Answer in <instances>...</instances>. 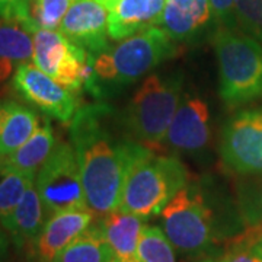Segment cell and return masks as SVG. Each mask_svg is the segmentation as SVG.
I'll list each match as a JSON object with an SVG mask.
<instances>
[{
    "mask_svg": "<svg viewBox=\"0 0 262 262\" xmlns=\"http://www.w3.org/2000/svg\"><path fill=\"white\" fill-rule=\"evenodd\" d=\"M3 262H5V261H3Z\"/></svg>",
    "mask_w": 262,
    "mask_h": 262,
    "instance_id": "d590c367",
    "label": "cell"
},
{
    "mask_svg": "<svg viewBox=\"0 0 262 262\" xmlns=\"http://www.w3.org/2000/svg\"><path fill=\"white\" fill-rule=\"evenodd\" d=\"M160 220L163 233L181 252L198 255L214 242L213 211L195 185L179 189L160 211Z\"/></svg>",
    "mask_w": 262,
    "mask_h": 262,
    "instance_id": "52a82bcc",
    "label": "cell"
},
{
    "mask_svg": "<svg viewBox=\"0 0 262 262\" xmlns=\"http://www.w3.org/2000/svg\"><path fill=\"white\" fill-rule=\"evenodd\" d=\"M12 84L15 91L39 111L63 124L72 122L79 110L75 92L57 83L34 63L20 64L13 73Z\"/></svg>",
    "mask_w": 262,
    "mask_h": 262,
    "instance_id": "30bf717a",
    "label": "cell"
},
{
    "mask_svg": "<svg viewBox=\"0 0 262 262\" xmlns=\"http://www.w3.org/2000/svg\"><path fill=\"white\" fill-rule=\"evenodd\" d=\"M29 3L31 0H0V20L31 18Z\"/></svg>",
    "mask_w": 262,
    "mask_h": 262,
    "instance_id": "f1b7e54d",
    "label": "cell"
},
{
    "mask_svg": "<svg viewBox=\"0 0 262 262\" xmlns=\"http://www.w3.org/2000/svg\"><path fill=\"white\" fill-rule=\"evenodd\" d=\"M262 229L249 227V232L236 239L227 248L222 262H262V256L255 249V242L261 237Z\"/></svg>",
    "mask_w": 262,
    "mask_h": 262,
    "instance_id": "4316f807",
    "label": "cell"
},
{
    "mask_svg": "<svg viewBox=\"0 0 262 262\" xmlns=\"http://www.w3.org/2000/svg\"><path fill=\"white\" fill-rule=\"evenodd\" d=\"M35 187L47 219L60 211L88 207L80 168L72 143H56L37 172Z\"/></svg>",
    "mask_w": 262,
    "mask_h": 262,
    "instance_id": "ba28073f",
    "label": "cell"
},
{
    "mask_svg": "<svg viewBox=\"0 0 262 262\" xmlns=\"http://www.w3.org/2000/svg\"><path fill=\"white\" fill-rule=\"evenodd\" d=\"M220 158L236 173L262 175V108L239 111L226 122Z\"/></svg>",
    "mask_w": 262,
    "mask_h": 262,
    "instance_id": "9c48e42d",
    "label": "cell"
},
{
    "mask_svg": "<svg viewBox=\"0 0 262 262\" xmlns=\"http://www.w3.org/2000/svg\"><path fill=\"white\" fill-rule=\"evenodd\" d=\"M32 63L75 94L83 89L98 98L102 94L92 56L57 29L37 28L34 32Z\"/></svg>",
    "mask_w": 262,
    "mask_h": 262,
    "instance_id": "8992f818",
    "label": "cell"
},
{
    "mask_svg": "<svg viewBox=\"0 0 262 262\" xmlns=\"http://www.w3.org/2000/svg\"><path fill=\"white\" fill-rule=\"evenodd\" d=\"M37 28L32 18L0 20V82L15 73L19 66L32 60Z\"/></svg>",
    "mask_w": 262,
    "mask_h": 262,
    "instance_id": "9a60e30c",
    "label": "cell"
},
{
    "mask_svg": "<svg viewBox=\"0 0 262 262\" xmlns=\"http://www.w3.org/2000/svg\"><path fill=\"white\" fill-rule=\"evenodd\" d=\"M214 22L219 27L237 28L234 16V0H210Z\"/></svg>",
    "mask_w": 262,
    "mask_h": 262,
    "instance_id": "83f0119b",
    "label": "cell"
},
{
    "mask_svg": "<svg viewBox=\"0 0 262 262\" xmlns=\"http://www.w3.org/2000/svg\"><path fill=\"white\" fill-rule=\"evenodd\" d=\"M168 0H120L110 10V38L121 41L160 25Z\"/></svg>",
    "mask_w": 262,
    "mask_h": 262,
    "instance_id": "2e32d148",
    "label": "cell"
},
{
    "mask_svg": "<svg viewBox=\"0 0 262 262\" xmlns=\"http://www.w3.org/2000/svg\"><path fill=\"white\" fill-rule=\"evenodd\" d=\"M214 20L210 0H168L160 27L175 42L196 38Z\"/></svg>",
    "mask_w": 262,
    "mask_h": 262,
    "instance_id": "5bb4252c",
    "label": "cell"
},
{
    "mask_svg": "<svg viewBox=\"0 0 262 262\" xmlns=\"http://www.w3.org/2000/svg\"><path fill=\"white\" fill-rule=\"evenodd\" d=\"M2 169H3V158L0 156V172H2Z\"/></svg>",
    "mask_w": 262,
    "mask_h": 262,
    "instance_id": "d6a6232c",
    "label": "cell"
},
{
    "mask_svg": "<svg viewBox=\"0 0 262 262\" xmlns=\"http://www.w3.org/2000/svg\"><path fill=\"white\" fill-rule=\"evenodd\" d=\"M206 262H213V261H206Z\"/></svg>",
    "mask_w": 262,
    "mask_h": 262,
    "instance_id": "e575fe53",
    "label": "cell"
},
{
    "mask_svg": "<svg viewBox=\"0 0 262 262\" xmlns=\"http://www.w3.org/2000/svg\"><path fill=\"white\" fill-rule=\"evenodd\" d=\"M47 222V214L38 194L35 182L27 189L16 208L0 225L19 249L31 245L41 233Z\"/></svg>",
    "mask_w": 262,
    "mask_h": 262,
    "instance_id": "ac0fdd59",
    "label": "cell"
},
{
    "mask_svg": "<svg viewBox=\"0 0 262 262\" xmlns=\"http://www.w3.org/2000/svg\"><path fill=\"white\" fill-rule=\"evenodd\" d=\"M95 219L89 207L66 210L50 215L41 233L31 244L37 262H53L58 253L88 230Z\"/></svg>",
    "mask_w": 262,
    "mask_h": 262,
    "instance_id": "7c38bea8",
    "label": "cell"
},
{
    "mask_svg": "<svg viewBox=\"0 0 262 262\" xmlns=\"http://www.w3.org/2000/svg\"><path fill=\"white\" fill-rule=\"evenodd\" d=\"M54 146L56 139L53 128L50 122L44 121L20 147L3 158V168L16 169L37 177V172L44 165Z\"/></svg>",
    "mask_w": 262,
    "mask_h": 262,
    "instance_id": "ffe728a7",
    "label": "cell"
},
{
    "mask_svg": "<svg viewBox=\"0 0 262 262\" xmlns=\"http://www.w3.org/2000/svg\"><path fill=\"white\" fill-rule=\"evenodd\" d=\"M35 182V175L16 169L3 168L0 172V223L16 208L27 189Z\"/></svg>",
    "mask_w": 262,
    "mask_h": 262,
    "instance_id": "7402d4cb",
    "label": "cell"
},
{
    "mask_svg": "<svg viewBox=\"0 0 262 262\" xmlns=\"http://www.w3.org/2000/svg\"><path fill=\"white\" fill-rule=\"evenodd\" d=\"M96 226L110 245L115 259L120 262H139L137 249L143 229L146 227L144 219L118 208L102 215Z\"/></svg>",
    "mask_w": 262,
    "mask_h": 262,
    "instance_id": "e0dca14e",
    "label": "cell"
},
{
    "mask_svg": "<svg viewBox=\"0 0 262 262\" xmlns=\"http://www.w3.org/2000/svg\"><path fill=\"white\" fill-rule=\"evenodd\" d=\"M114 253L98 226H91L66 246L53 262H110Z\"/></svg>",
    "mask_w": 262,
    "mask_h": 262,
    "instance_id": "44dd1931",
    "label": "cell"
},
{
    "mask_svg": "<svg viewBox=\"0 0 262 262\" xmlns=\"http://www.w3.org/2000/svg\"><path fill=\"white\" fill-rule=\"evenodd\" d=\"M239 210L249 227L262 229V181L241 187Z\"/></svg>",
    "mask_w": 262,
    "mask_h": 262,
    "instance_id": "484cf974",
    "label": "cell"
},
{
    "mask_svg": "<svg viewBox=\"0 0 262 262\" xmlns=\"http://www.w3.org/2000/svg\"><path fill=\"white\" fill-rule=\"evenodd\" d=\"M175 50V41L162 28L153 27L121 39L118 46L92 57V61L99 83L125 86L173 56Z\"/></svg>",
    "mask_w": 262,
    "mask_h": 262,
    "instance_id": "277c9868",
    "label": "cell"
},
{
    "mask_svg": "<svg viewBox=\"0 0 262 262\" xmlns=\"http://www.w3.org/2000/svg\"><path fill=\"white\" fill-rule=\"evenodd\" d=\"M110 9L99 0H73L58 31L95 57L106 51Z\"/></svg>",
    "mask_w": 262,
    "mask_h": 262,
    "instance_id": "8fae6325",
    "label": "cell"
},
{
    "mask_svg": "<svg viewBox=\"0 0 262 262\" xmlns=\"http://www.w3.org/2000/svg\"><path fill=\"white\" fill-rule=\"evenodd\" d=\"M117 124L113 108L102 102L79 108L70 122L86 204L98 217L118 210L127 170L141 146L114 131Z\"/></svg>",
    "mask_w": 262,
    "mask_h": 262,
    "instance_id": "6da1fadb",
    "label": "cell"
},
{
    "mask_svg": "<svg viewBox=\"0 0 262 262\" xmlns=\"http://www.w3.org/2000/svg\"><path fill=\"white\" fill-rule=\"evenodd\" d=\"M182 96L181 79H162L158 75H150L128 103L124 118L127 131L143 146L151 150L159 147Z\"/></svg>",
    "mask_w": 262,
    "mask_h": 262,
    "instance_id": "5b68a950",
    "label": "cell"
},
{
    "mask_svg": "<svg viewBox=\"0 0 262 262\" xmlns=\"http://www.w3.org/2000/svg\"><path fill=\"white\" fill-rule=\"evenodd\" d=\"M137 261L177 262L175 248L169 242L162 229L156 226H146L143 229L137 249Z\"/></svg>",
    "mask_w": 262,
    "mask_h": 262,
    "instance_id": "603a6c76",
    "label": "cell"
},
{
    "mask_svg": "<svg viewBox=\"0 0 262 262\" xmlns=\"http://www.w3.org/2000/svg\"><path fill=\"white\" fill-rule=\"evenodd\" d=\"M38 115L15 101H0V156L20 147L38 128Z\"/></svg>",
    "mask_w": 262,
    "mask_h": 262,
    "instance_id": "d6986e66",
    "label": "cell"
},
{
    "mask_svg": "<svg viewBox=\"0 0 262 262\" xmlns=\"http://www.w3.org/2000/svg\"><path fill=\"white\" fill-rule=\"evenodd\" d=\"M237 28L262 44V0H234Z\"/></svg>",
    "mask_w": 262,
    "mask_h": 262,
    "instance_id": "d4e9b609",
    "label": "cell"
},
{
    "mask_svg": "<svg viewBox=\"0 0 262 262\" xmlns=\"http://www.w3.org/2000/svg\"><path fill=\"white\" fill-rule=\"evenodd\" d=\"M73 0H31L29 13L38 28L58 29Z\"/></svg>",
    "mask_w": 262,
    "mask_h": 262,
    "instance_id": "cb8c5ba5",
    "label": "cell"
},
{
    "mask_svg": "<svg viewBox=\"0 0 262 262\" xmlns=\"http://www.w3.org/2000/svg\"><path fill=\"white\" fill-rule=\"evenodd\" d=\"M255 249H256V251L259 252V255L262 256V234H261V237L255 242Z\"/></svg>",
    "mask_w": 262,
    "mask_h": 262,
    "instance_id": "1f68e13d",
    "label": "cell"
},
{
    "mask_svg": "<svg viewBox=\"0 0 262 262\" xmlns=\"http://www.w3.org/2000/svg\"><path fill=\"white\" fill-rule=\"evenodd\" d=\"M220 96L229 106L262 98V44L239 28L219 27L213 37Z\"/></svg>",
    "mask_w": 262,
    "mask_h": 262,
    "instance_id": "3957f363",
    "label": "cell"
},
{
    "mask_svg": "<svg viewBox=\"0 0 262 262\" xmlns=\"http://www.w3.org/2000/svg\"><path fill=\"white\" fill-rule=\"evenodd\" d=\"M110 262H120V261H118V259H115V258H113Z\"/></svg>",
    "mask_w": 262,
    "mask_h": 262,
    "instance_id": "836d02e7",
    "label": "cell"
},
{
    "mask_svg": "<svg viewBox=\"0 0 262 262\" xmlns=\"http://www.w3.org/2000/svg\"><path fill=\"white\" fill-rule=\"evenodd\" d=\"M9 255V237L6 230L0 225V262H3Z\"/></svg>",
    "mask_w": 262,
    "mask_h": 262,
    "instance_id": "f546056e",
    "label": "cell"
},
{
    "mask_svg": "<svg viewBox=\"0 0 262 262\" xmlns=\"http://www.w3.org/2000/svg\"><path fill=\"white\" fill-rule=\"evenodd\" d=\"M99 2H102L103 5H105V6H106L108 9L111 10L114 6H115V5H117L118 2H120V0H99Z\"/></svg>",
    "mask_w": 262,
    "mask_h": 262,
    "instance_id": "4dcf8cb0",
    "label": "cell"
},
{
    "mask_svg": "<svg viewBox=\"0 0 262 262\" xmlns=\"http://www.w3.org/2000/svg\"><path fill=\"white\" fill-rule=\"evenodd\" d=\"M207 103L192 95H184L169 125L165 143L177 151H198L210 139Z\"/></svg>",
    "mask_w": 262,
    "mask_h": 262,
    "instance_id": "4fadbf2b",
    "label": "cell"
},
{
    "mask_svg": "<svg viewBox=\"0 0 262 262\" xmlns=\"http://www.w3.org/2000/svg\"><path fill=\"white\" fill-rule=\"evenodd\" d=\"M188 184V170L173 156L156 155L141 144L131 160L122 187L120 210L149 219Z\"/></svg>",
    "mask_w": 262,
    "mask_h": 262,
    "instance_id": "7a4b0ae2",
    "label": "cell"
}]
</instances>
